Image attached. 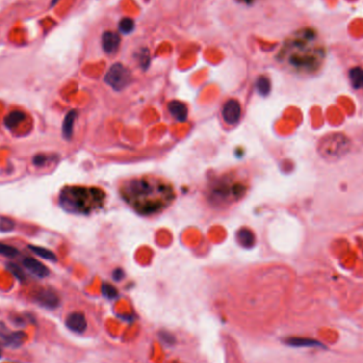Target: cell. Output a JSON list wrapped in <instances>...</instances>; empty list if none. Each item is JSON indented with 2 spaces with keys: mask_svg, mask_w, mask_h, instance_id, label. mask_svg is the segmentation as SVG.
<instances>
[{
  "mask_svg": "<svg viewBox=\"0 0 363 363\" xmlns=\"http://www.w3.org/2000/svg\"><path fill=\"white\" fill-rule=\"evenodd\" d=\"M77 116H78L77 111H70L66 116H65L62 130H63V137L66 140H69L71 137H73L74 126H75Z\"/></svg>",
  "mask_w": 363,
  "mask_h": 363,
  "instance_id": "obj_14",
  "label": "cell"
},
{
  "mask_svg": "<svg viewBox=\"0 0 363 363\" xmlns=\"http://www.w3.org/2000/svg\"><path fill=\"white\" fill-rule=\"evenodd\" d=\"M15 229V222L9 218L0 219V232L8 233Z\"/></svg>",
  "mask_w": 363,
  "mask_h": 363,
  "instance_id": "obj_26",
  "label": "cell"
},
{
  "mask_svg": "<svg viewBox=\"0 0 363 363\" xmlns=\"http://www.w3.org/2000/svg\"><path fill=\"white\" fill-rule=\"evenodd\" d=\"M24 267L27 269L30 273L37 277H47L49 275V270L46 265L43 264L41 261H38L37 259L32 258V257H26L23 260Z\"/></svg>",
  "mask_w": 363,
  "mask_h": 363,
  "instance_id": "obj_10",
  "label": "cell"
},
{
  "mask_svg": "<svg viewBox=\"0 0 363 363\" xmlns=\"http://www.w3.org/2000/svg\"><path fill=\"white\" fill-rule=\"evenodd\" d=\"M0 355H1V352H0Z\"/></svg>",
  "mask_w": 363,
  "mask_h": 363,
  "instance_id": "obj_31",
  "label": "cell"
},
{
  "mask_svg": "<svg viewBox=\"0 0 363 363\" xmlns=\"http://www.w3.org/2000/svg\"><path fill=\"white\" fill-rule=\"evenodd\" d=\"M222 117L228 125H235L241 117V105L238 100L226 101L222 108Z\"/></svg>",
  "mask_w": 363,
  "mask_h": 363,
  "instance_id": "obj_8",
  "label": "cell"
},
{
  "mask_svg": "<svg viewBox=\"0 0 363 363\" xmlns=\"http://www.w3.org/2000/svg\"><path fill=\"white\" fill-rule=\"evenodd\" d=\"M47 160H48V157L46 156V155L37 154L36 156L33 158V164L36 167H42V166H44L45 164L47 163Z\"/></svg>",
  "mask_w": 363,
  "mask_h": 363,
  "instance_id": "obj_27",
  "label": "cell"
},
{
  "mask_svg": "<svg viewBox=\"0 0 363 363\" xmlns=\"http://www.w3.org/2000/svg\"><path fill=\"white\" fill-rule=\"evenodd\" d=\"M26 339L27 335L24 332H10L2 323H0V345L16 348L23 345Z\"/></svg>",
  "mask_w": 363,
  "mask_h": 363,
  "instance_id": "obj_7",
  "label": "cell"
},
{
  "mask_svg": "<svg viewBox=\"0 0 363 363\" xmlns=\"http://www.w3.org/2000/svg\"><path fill=\"white\" fill-rule=\"evenodd\" d=\"M102 293L107 299H115L118 296V291L111 284H103L102 286Z\"/></svg>",
  "mask_w": 363,
  "mask_h": 363,
  "instance_id": "obj_25",
  "label": "cell"
},
{
  "mask_svg": "<svg viewBox=\"0 0 363 363\" xmlns=\"http://www.w3.org/2000/svg\"><path fill=\"white\" fill-rule=\"evenodd\" d=\"M282 54L295 70L313 73L321 66L325 51L312 29H303L286 43Z\"/></svg>",
  "mask_w": 363,
  "mask_h": 363,
  "instance_id": "obj_2",
  "label": "cell"
},
{
  "mask_svg": "<svg viewBox=\"0 0 363 363\" xmlns=\"http://www.w3.org/2000/svg\"><path fill=\"white\" fill-rule=\"evenodd\" d=\"M106 193L101 188L69 186L61 191L59 202L63 209L78 215H89L105 203Z\"/></svg>",
  "mask_w": 363,
  "mask_h": 363,
  "instance_id": "obj_3",
  "label": "cell"
},
{
  "mask_svg": "<svg viewBox=\"0 0 363 363\" xmlns=\"http://www.w3.org/2000/svg\"><path fill=\"white\" fill-rule=\"evenodd\" d=\"M159 337H160L161 340H163L165 343H167V344H172V343H174V341H176V340H174L173 335H171L170 333H168V332L160 333Z\"/></svg>",
  "mask_w": 363,
  "mask_h": 363,
  "instance_id": "obj_28",
  "label": "cell"
},
{
  "mask_svg": "<svg viewBox=\"0 0 363 363\" xmlns=\"http://www.w3.org/2000/svg\"><path fill=\"white\" fill-rule=\"evenodd\" d=\"M56 1H57V0H53V1H52V4H54Z\"/></svg>",
  "mask_w": 363,
  "mask_h": 363,
  "instance_id": "obj_30",
  "label": "cell"
},
{
  "mask_svg": "<svg viewBox=\"0 0 363 363\" xmlns=\"http://www.w3.org/2000/svg\"><path fill=\"white\" fill-rule=\"evenodd\" d=\"M66 326L75 333L82 334L87 328V322L85 315L81 312L70 313L66 319Z\"/></svg>",
  "mask_w": 363,
  "mask_h": 363,
  "instance_id": "obj_11",
  "label": "cell"
},
{
  "mask_svg": "<svg viewBox=\"0 0 363 363\" xmlns=\"http://www.w3.org/2000/svg\"><path fill=\"white\" fill-rule=\"evenodd\" d=\"M119 192L125 202L141 216H152L169 207L177 194L174 187L163 179L145 176L121 183Z\"/></svg>",
  "mask_w": 363,
  "mask_h": 363,
  "instance_id": "obj_1",
  "label": "cell"
},
{
  "mask_svg": "<svg viewBox=\"0 0 363 363\" xmlns=\"http://www.w3.org/2000/svg\"><path fill=\"white\" fill-rule=\"evenodd\" d=\"M168 108H169V112L178 121L183 122L187 119L188 108L185 103L178 100H173L168 104Z\"/></svg>",
  "mask_w": 363,
  "mask_h": 363,
  "instance_id": "obj_13",
  "label": "cell"
},
{
  "mask_svg": "<svg viewBox=\"0 0 363 363\" xmlns=\"http://www.w3.org/2000/svg\"><path fill=\"white\" fill-rule=\"evenodd\" d=\"M256 87L261 96H268L271 92V82L269 78L264 76L259 77L256 81Z\"/></svg>",
  "mask_w": 363,
  "mask_h": 363,
  "instance_id": "obj_20",
  "label": "cell"
},
{
  "mask_svg": "<svg viewBox=\"0 0 363 363\" xmlns=\"http://www.w3.org/2000/svg\"><path fill=\"white\" fill-rule=\"evenodd\" d=\"M120 36L118 33L112 31H106L102 35V48L107 54L116 52L120 46Z\"/></svg>",
  "mask_w": 363,
  "mask_h": 363,
  "instance_id": "obj_12",
  "label": "cell"
},
{
  "mask_svg": "<svg viewBox=\"0 0 363 363\" xmlns=\"http://www.w3.org/2000/svg\"><path fill=\"white\" fill-rule=\"evenodd\" d=\"M138 62L142 69H147L149 67V65H150V52H149V49L142 48L138 51Z\"/></svg>",
  "mask_w": 363,
  "mask_h": 363,
  "instance_id": "obj_23",
  "label": "cell"
},
{
  "mask_svg": "<svg viewBox=\"0 0 363 363\" xmlns=\"http://www.w3.org/2000/svg\"><path fill=\"white\" fill-rule=\"evenodd\" d=\"M237 240L243 248H252L255 244V235L249 229H241L237 233Z\"/></svg>",
  "mask_w": 363,
  "mask_h": 363,
  "instance_id": "obj_15",
  "label": "cell"
},
{
  "mask_svg": "<svg viewBox=\"0 0 363 363\" xmlns=\"http://www.w3.org/2000/svg\"><path fill=\"white\" fill-rule=\"evenodd\" d=\"M286 343L291 346L296 347H324L323 344L319 341H315L312 339H305V338H290L286 340Z\"/></svg>",
  "mask_w": 363,
  "mask_h": 363,
  "instance_id": "obj_16",
  "label": "cell"
},
{
  "mask_svg": "<svg viewBox=\"0 0 363 363\" xmlns=\"http://www.w3.org/2000/svg\"><path fill=\"white\" fill-rule=\"evenodd\" d=\"M349 80L355 89L363 88V69L361 67H354L349 70Z\"/></svg>",
  "mask_w": 363,
  "mask_h": 363,
  "instance_id": "obj_17",
  "label": "cell"
},
{
  "mask_svg": "<svg viewBox=\"0 0 363 363\" xmlns=\"http://www.w3.org/2000/svg\"><path fill=\"white\" fill-rule=\"evenodd\" d=\"M25 117H26V115L23 112L14 111V112L10 113L4 118V125H5L6 128L13 129V128H15L16 126H18L19 123H21L25 119Z\"/></svg>",
  "mask_w": 363,
  "mask_h": 363,
  "instance_id": "obj_18",
  "label": "cell"
},
{
  "mask_svg": "<svg viewBox=\"0 0 363 363\" xmlns=\"http://www.w3.org/2000/svg\"><path fill=\"white\" fill-rule=\"evenodd\" d=\"M29 249L34 253L35 255L40 256L44 259H46V260H50V261H57V258H56V255L54 254L53 252H51L50 250L48 249H45V248H42V246H36V245H29Z\"/></svg>",
  "mask_w": 363,
  "mask_h": 363,
  "instance_id": "obj_19",
  "label": "cell"
},
{
  "mask_svg": "<svg viewBox=\"0 0 363 363\" xmlns=\"http://www.w3.org/2000/svg\"><path fill=\"white\" fill-rule=\"evenodd\" d=\"M246 191V186L241 181L231 176L216 179L209 186V200L217 205L231 204L241 199Z\"/></svg>",
  "mask_w": 363,
  "mask_h": 363,
  "instance_id": "obj_4",
  "label": "cell"
},
{
  "mask_svg": "<svg viewBox=\"0 0 363 363\" xmlns=\"http://www.w3.org/2000/svg\"><path fill=\"white\" fill-rule=\"evenodd\" d=\"M34 301L45 308L54 309L60 304V297L53 290L51 289H41L38 290L34 295Z\"/></svg>",
  "mask_w": 363,
  "mask_h": 363,
  "instance_id": "obj_9",
  "label": "cell"
},
{
  "mask_svg": "<svg viewBox=\"0 0 363 363\" xmlns=\"http://www.w3.org/2000/svg\"><path fill=\"white\" fill-rule=\"evenodd\" d=\"M113 278L115 281H121L123 278V271L121 269H116L114 272H113Z\"/></svg>",
  "mask_w": 363,
  "mask_h": 363,
  "instance_id": "obj_29",
  "label": "cell"
},
{
  "mask_svg": "<svg viewBox=\"0 0 363 363\" xmlns=\"http://www.w3.org/2000/svg\"><path fill=\"white\" fill-rule=\"evenodd\" d=\"M6 269H8L11 273L14 275L18 281H25L26 280V274L25 272L23 271V269L19 267V265H17L16 263H13V262H9L8 264H6Z\"/></svg>",
  "mask_w": 363,
  "mask_h": 363,
  "instance_id": "obj_22",
  "label": "cell"
},
{
  "mask_svg": "<svg viewBox=\"0 0 363 363\" xmlns=\"http://www.w3.org/2000/svg\"><path fill=\"white\" fill-rule=\"evenodd\" d=\"M135 23L132 18L125 17L122 18L119 23V30L123 34H129L134 30Z\"/></svg>",
  "mask_w": 363,
  "mask_h": 363,
  "instance_id": "obj_21",
  "label": "cell"
},
{
  "mask_svg": "<svg viewBox=\"0 0 363 363\" xmlns=\"http://www.w3.org/2000/svg\"><path fill=\"white\" fill-rule=\"evenodd\" d=\"M348 149L349 141L345 136L333 134L321 141L320 153L323 157L333 160L343 156L348 151Z\"/></svg>",
  "mask_w": 363,
  "mask_h": 363,
  "instance_id": "obj_5",
  "label": "cell"
},
{
  "mask_svg": "<svg viewBox=\"0 0 363 363\" xmlns=\"http://www.w3.org/2000/svg\"><path fill=\"white\" fill-rule=\"evenodd\" d=\"M18 254H19L18 250L14 248V246L0 242V255H3L6 257H15Z\"/></svg>",
  "mask_w": 363,
  "mask_h": 363,
  "instance_id": "obj_24",
  "label": "cell"
},
{
  "mask_svg": "<svg viewBox=\"0 0 363 363\" xmlns=\"http://www.w3.org/2000/svg\"><path fill=\"white\" fill-rule=\"evenodd\" d=\"M132 80V75L125 65L116 63L112 65L104 77V81L107 85L115 90H122L126 88Z\"/></svg>",
  "mask_w": 363,
  "mask_h": 363,
  "instance_id": "obj_6",
  "label": "cell"
}]
</instances>
